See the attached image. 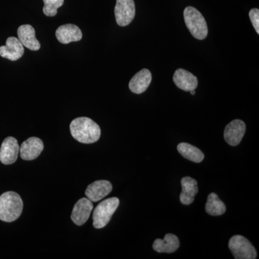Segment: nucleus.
I'll return each instance as SVG.
<instances>
[{"mask_svg": "<svg viewBox=\"0 0 259 259\" xmlns=\"http://www.w3.org/2000/svg\"><path fill=\"white\" fill-rule=\"evenodd\" d=\"M70 132L75 140L84 144L97 142L101 136L100 126L86 117H77L71 121Z\"/></svg>", "mask_w": 259, "mask_h": 259, "instance_id": "1", "label": "nucleus"}, {"mask_svg": "<svg viewBox=\"0 0 259 259\" xmlns=\"http://www.w3.org/2000/svg\"><path fill=\"white\" fill-rule=\"evenodd\" d=\"M23 209V199L16 192H7L0 196V221L14 222L21 215Z\"/></svg>", "mask_w": 259, "mask_h": 259, "instance_id": "2", "label": "nucleus"}, {"mask_svg": "<svg viewBox=\"0 0 259 259\" xmlns=\"http://www.w3.org/2000/svg\"><path fill=\"white\" fill-rule=\"evenodd\" d=\"M186 25L194 37L204 40L208 34V28L203 15L193 7H187L184 10Z\"/></svg>", "mask_w": 259, "mask_h": 259, "instance_id": "3", "label": "nucleus"}, {"mask_svg": "<svg viewBox=\"0 0 259 259\" xmlns=\"http://www.w3.org/2000/svg\"><path fill=\"white\" fill-rule=\"evenodd\" d=\"M120 200L117 197L105 199L95 207L93 212V226L97 229L105 228L117 210Z\"/></svg>", "mask_w": 259, "mask_h": 259, "instance_id": "4", "label": "nucleus"}, {"mask_svg": "<svg viewBox=\"0 0 259 259\" xmlns=\"http://www.w3.org/2000/svg\"><path fill=\"white\" fill-rule=\"evenodd\" d=\"M228 247L236 259H255L257 256L254 247L245 237L237 235L232 237Z\"/></svg>", "mask_w": 259, "mask_h": 259, "instance_id": "5", "label": "nucleus"}, {"mask_svg": "<svg viewBox=\"0 0 259 259\" xmlns=\"http://www.w3.org/2000/svg\"><path fill=\"white\" fill-rule=\"evenodd\" d=\"M115 15L117 25L122 27L130 25L136 15L134 0H117Z\"/></svg>", "mask_w": 259, "mask_h": 259, "instance_id": "6", "label": "nucleus"}, {"mask_svg": "<svg viewBox=\"0 0 259 259\" xmlns=\"http://www.w3.org/2000/svg\"><path fill=\"white\" fill-rule=\"evenodd\" d=\"M20 146L15 138H6L0 148V161L5 165L14 163L18 159Z\"/></svg>", "mask_w": 259, "mask_h": 259, "instance_id": "7", "label": "nucleus"}, {"mask_svg": "<svg viewBox=\"0 0 259 259\" xmlns=\"http://www.w3.org/2000/svg\"><path fill=\"white\" fill-rule=\"evenodd\" d=\"M44 148L42 140L37 137L29 138L20 146V157L25 161H32L40 156Z\"/></svg>", "mask_w": 259, "mask_h": 259, "instance_id": "8", "label": "nucleus"}, {"mask_svg": "<svg viewBox=\"0 0 259 259\" xmlns=\"http://www.w3.org/2000/svg\"><path fill=\"white\" fill-rule=\"evenodd\" d=\"M245 133V122L241 120H234L226 126L224 131V139L230 146H236L241 142Z\"/></svg>", "mask_w": 259, "mask_h": 259, "instance_id": "9", "label": "nucleus"}, {"mask_svg": "<svg viewBox=\"0 0 259 259\" xmlns=\"http://www.w3.org/2000/svg\"><path fill=\"white\" fill-rule=\"evenodd\" d=\"M112 190V185L109 181L98 180L88 186L85 194L87 198L93 202H96L107 197Z\"/></svg>", "mask_w": 259, "mask_h": 259, "instance_id": "10", "label": "nucleus"}, {"mask_svg": "<svg viewBox=\"0 0 259 259\" xmlns=\"http://www.w3.org/2000/svg\"><path fill=\"white\" fill-rule=\"evenodd\" d=\"M92 201L88 198L80 199L74 204L71 218L76 226H81L88 221L93 209Z\"/></svg>", "mask_w": 259, "mask_h": 259, "instance_id": "11", "label": "nucleus"}, {"mask_svg": "<svg viewBox=\"0 0 259 259\" xmlns=\"http://www.w3.org/2000/svg\"><path fill=\"white\" fill-rule=\"evenodd\" d=\"M24 53L23 44L15 37H8L6 45L0 47V56L8 60H18L23 56Z\"/></svg>", "mask_w": 259, "mask_h": 259, "instance_id": "12", "label": "nucleus"}, {"mask_svg": "<svg viewBox=\"0 0 259 259\" xmlns=\"http://www.w3.org/2000/svg\"><path fill=\"white\" fill-rule=\"evenodd\" d=\"M56 36L61 44H68L71 42L79 41L82 38V32L76 25L66 24L56 30Z\"/></svg>", "mask_w": 259, "mask_h": 259, "instance_id": "13", "label": "nucleus"}, {"mask_svg": "<svg viewBox=\"0 0 259 259\" xmlns=\"http://www.w3.org/2000/svg\"><path fill=\"white\" fill-rule=\"evenodd\" d=\"M174 82L177 88L185 92L195 90L198 85V80L190 71L183 69L176 70L173 76Z\"/></svg>", "mask_w": 259, "mask_h": 259, "instance_id": "14", "label": "nucleus"}, {"mask_svg": "<svg viewBox=\"0 0 259 259\" xmlns=\"http://www.w3.org/2000/svg\"><path fill=\"white\" fill-rule=\"evenodd\" d=\"M151 80H152V75L149 70L147 69L141 70L137 74H135L134 77L130 81V90L133 93L137 94V95L144 93L149 87Z\"/></svg>", "mask_w": 259, "mask_h": 259, "instance_id": "15", "label": "nucleus"}, {"mask_svg": "<svg viewBox=\"0 0 259 259\" xmlns=\"http://www.w3.org/2000/svg\"><path fill=\"white\" fill-rule=\"evenodd\" d=\"M18 39L23 47L31 51H38L40 44L35 37V30L30 25H23L18 29Z\"/></svg>", "mask_w": 259, "mask_h": 259, "instance_id": "16", "label": "nucleus"}, {"mask_svg": "<svg viewBox=\"0 0 259 259\" xmlns=\"http://www.w3.org/2000/svg\"><path fill=\"white\" fill-rule=\"evenodd\" d=\"M182 191L180 194V202L185 205H189L194 202V197L198 193V185L194 179L185 177L181 180Z\"/></svg>", "mask_w": 259, "mask_h": 259, "instance_id": "17", "label": "nucleus"}, {"mask_svg": "<svg viewBox=\"0 0 259 259\" xmlns=\"http://www.w3.org/2000/svg\"><path fill=\"white\" fill-rule=\"evenodd\" d=\"M180 241L175 235L168 233L164 238L156 239L153 244V248L158 253H171L176 251L180 247Z\"/></svg>", "mask_w": 259, "mask_h": 259, "instance_id": "18", "label": "nucleus"}, {"mask_svg": "<svg viewBox=\"0 0 259 259\" xmlns=\"http://www.w3.org/2000/svg\"><path fill=\"white\" fill-rule=\"evenodd\" d=\"M177 150L183 157L194 163H200L203 161L204 153L199 148L192 145L187 143H181L177 146Z\"/></svg>", "mask_w": 259, "mask_h": 259, "instance_id": "19", "label": "nucleus"}, {"mask_svg": "<svg viewBox=\"0 0 259 259\" xmlns=\"http://www.w3.org/2000/svg\"><path fill=\"white\" fill-rule=\"evenodd\" d=\"M207 213L212 216L222 215L226 211V207L223 202L218 197V194L210 193L207 197L205 205Z\"/></svg>", "mask_w": 259, "mask_h": 259, "instance_id": "20", "label": "nucleus"}, {"mask_svg": "<svg viewBox=\"0 0 259 259\" xmlns=\"http://www.w3.org/2000/svg\"><path fill=\"white\" fill-rule=\"evenodd\" d=\"M44 7L42 11L48 17H54L57 14V10L64 5V0H44Z\"/></svg>", "mask_w": 259, "mask_h": 259, "instance_id": "21", "label": "nucleus"}, {"mask_svg": "<svg viewBox=\"0 0 259 259\" xmlns=\"http://www.w3.org/2000/svg\"><path fill=\"white\" fill-rule=\"evenodd\" d=\"M249 18L257 33L259 34V10L253 8L249 12Z\"/></svg>", "mask_w": 259, "mask_h": 259, "instance_id": "22", "label": "nucleus"}, {"mask_svg": "<svg viewBox=\"0 0 259 259\" xmlns=\"http://www.w3.org/2000/svg\"><path fill=\"white\" fill-rule=\"evenodd\" d=\"M191 95H195V91L194 90H192V91H190Z\"/></svg>", "mask_w": 259, "mask_h": 259, "instance_id": "23", "label": "nucleus"}]
</instances>
